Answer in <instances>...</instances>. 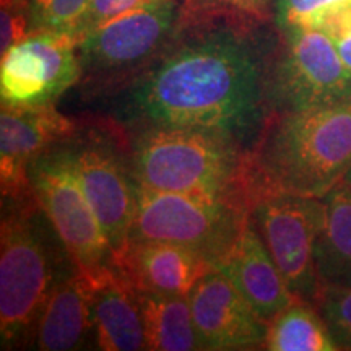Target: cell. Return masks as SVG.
I'll use <instances>...</instances> for the list:
<instances>
[{"mask_svg": "<svg viewBox=\"0 0 351 351\" xmlns=\"http://www.w3.org/2000/svg\"><path fill=\"white\" fill-rule=\"evenodd\" d=\"M189 302L202 350L263 348L269 324L221 271H208Z\"/></svg>", "mask_w": 351, "mask_h": 351, "instance_id": "13", "label": "cell"}, {"mask_svg": "<svg viewBox=\"0 0 351 351\" xmlns=\"http://www.w3.org/2000/svg\"><path fill=\"white\" fill-rule=\"evenodd\" d=\"M324 217L315 238V271L322 287L351 288V181L322 197Z\"/></svg>", "mask_w": 351, "mask_h": 351, "instance_id": "18", "label": "cell"}, {"mask_svg": "<svg viewBox=\"0 0 351 351\" xmlns=\"http://www.w3.org/2000/svg\"><path fill=\"white\" fill-rule=\"evenodd\" d=\"M346 179H348V181H351V171L348 173V176H346Z\"/></svg>", "mask_w": 351, "mask_h": 351, "instance_id": "28", "label": "cell"}, {"mask_svg": "<svg viewBox=\"0 0 351 351\" xmlns=\"http://www.w3.org/2000/svg\"><path fill=\"white\" fill-rule=\"evenodd\" d=\"M215 269L234 285L267 324L295 298L249 217Z\"/></svg>", "mask_w": 351, "mask_h": 351, "instance_id": "15", "label": "cell"}, {"mask_svg": "<svg viewBox=\"0 0 351 351\" xmlns=\"http://www.w3.org/2000/svg\"><path fill=\"white\" fill-rule=\"evenodd\" d=\"M322 217V197L258 192L249 200V219L289 291L314 306L322 289L314 261Z\"/></svg>", "mask_w": 351, "mask_h": 351, "instance_id": "9", "label": "cell"}, {"mask_svg": "<svg viewBox=\"0 0 351 351\" xmlns=\"http://www.w3.org/2000/svg\"><path fill=\"white\" fill-rule=\"evenodd\" d=\"M247 217L249 205L241 202L153 191L137 184V210L129 238L195 249L215 269Z\"/></svg>", "mask_w": 351, "mask_h": 351, "instance_id": "5", "label": "cell"}, {"mask_svg": "<svg viewBox=\"0 0 351 351\" xmlns=\"http://www.w3.org/2000/svg\"><path fill=\"white\" fill-rule=\"evenodd\" d=\"M112 265L135 291L189 296L213 263L181 244L129 238L112 252Z\"/></svg>", "mask_w": 351, "mask_h": 351, "instance_id": "14", "label": "cell"}, {"mask_svg": "<svg viewBox=\"0 0 351 351\" xmlns=\"http://www.w3.org/2000/svg\"><path fill=\"white\" fill-rule=\"evenodd\" d=\"M75 263L36 195L2 204L0 340L3 350L33 346L52 288Z\"/></svg>", "mask_w": 351, "mask_h": 351, "instance_id": "3", "label": "cell"}, {"mask_svg": "<svg viewBox=\"0 0 351 351\" xmlns=\"http://www.w3.org/2000/svg\"><path fill=\"white\" fill-rule=\"evenodd\" d=\"M26 36H29V28L25 12L15 2L2 3V54Z\"/></svg>", "mask_w": 351, "mask_h": 351, "instance_id": "26", "label": "cell"}, {"mask_svg": "<svg viewBox=\"0 0 351 351\" xmlns=\"http://www.w3.org/2000/svg\"><path fill=\"white\" fill-rule=\"evenodd\" d=\"M77 121L46 106H10L0 112V186L2 200L34 195L29 168L47 150L75 138Z\"/></svg>", "mask_w": 351, "mask_h": 351, "instance_id": "11", "label": "cell"}, {"mask_svg": "<svg viewBox=\"0 0 351 351\" xmlns=\"http://www.w3.org/2000/svg\"><path fill=\"white\" fill-rule=\"evenodd\" d=\"M67 150L112 252L117 251L129 239L137 210V184L129 165L99 135L67 145Z\"/></svg>", "mask_w": 351, "mask_h": 351, "instance_id": "12", "label": "cell"}, {"mask_svg": "<svg viewBox=\"0 0 351 351\" xmlns=\"http://www.w3.org/2000/svg\"><path fill=\"white\" fill-rule=\"evenodd\" d=\"M156 2H160V0H91L86 12L83 13L75 29H73L72 36L78 41L86 33L93 32L95 28L104 25L106 21Z\"/></svg>", "mask_w": 351, "mask_h": 351, "instance_id": "24", "label": "cell"}, {"mask_svg": "<svg viewBox=\"0 0 351 351\" xmlns=\"http://www.w3.org/2000/svg\"><path fill=\"white\" fill-rule=\"evenodd\" d=\"M278 32L282 44L269 77L271 111H298L351 98V70L322 29L291 25Z\"/></svg>", "mask_w": 351, "mask_h": 351, "instance_id": "7", "label": "cell"}, {"mask_svg": "<svg viewBox=\"0 0 351 351\" xmlns=\"http://www.w3.org/2000/svg\"><path fill=\"white\" fill-rule=\"evenodd\" d=\"M65 143L51 148L34 161L29 168V181L38 204L77 269L95 274L111 265L112 247L86 199Z\"/></svg>", "mask_w": 351, "mask_h": 351, "instance_id": "8", "label": "cell"}, {"mask_svg": "<svg viewBox=\"0 0 351 351\" xmlns=\"http://www.w3.org/2000/svg\"><path fill=\"white\" fill-rule=\"evenodd\" d=\"M351 171V98L271 111L247 150L249 200L258 192L324 197Z\"/></svg>", "mask_w": 351, "mask_h": 351, "instance_id": "2", "label": "cell"}, {"mask_svg": "<svg viewBox=\"0 0 351 351\" xmlns=\"http://www.w3.org/2000/svg\"><path fill=\"white\" fill-rule=\"evenodd\" d=\"M270 67L232 29H213L169 51L135 80L130 111L147 125L199 127L244 145L271 112Z\"/></svg>", "mask_w": 351, "mask_h": 351, "instance_id": "1", "label": "cell"}, {"mask_svg": "<svg viewBox=\"0 0 351 351\" xmlns=\"http://www.w3.org/2000/svg\"><path fill=\"white\" fill-rule=\"evenodd\" d=\"M86 275L91 283L96 346L103 351L147 350L135 289L112 263Z\"/></svg>", "mask_w": 351, "mask_h": 351, "instance_id": "17", "label": "cell"}, {"mask_svg": "<svg viewBox=\"0 0 351 351\" xmlns=\"http://www.w3.org/2000/svg\"><path fill=\"white\" fill-rule=\"evenodd\" d=\"M182 20V0H160L106 21L78 39L82 77L111 85L148 67L173 43Z\"/></svg>", "mask_w": 351, "mask_h": 351, "instance_id": "6", "label": "cell"}, {"mask_svg": "<svg viewBox=\"0 0 351 351\" xmlns=\"http://www.w3.org/2000/svg\"><path fill=\"white\" fill-rule=\"evenodd\" d=\"M340 2L346 0H271V8L278 28L291 25L313 26L320 13Z\"/></svg>", "mask_w": 351, "mask_h": 351, "instance_id": "25", "label": "cell"}, {"mask_svg": "<svg viewBox=\"0 0 351 351\" xmlns=\"http://www.w3.org/2000/svg\"><path fill=\"white\" fill-rule=\"evenodd\" d=\"M315 309L339 350H351V288L322 287Z\"/></svg>", "mask_w": 351, "mask_h": 351, "instance_id": "22", "label": "cell"}, {"mask_svg": "<svg viewBox=\"0 0 351 351\" xmlns=\"http://www.w3.org/2000/svg\"><path fill=\"white\" fill-rule=\"evenodd\" d=\"M90 339H95L91 283L85 271L73 267L52 288L33 346L41 351L80 350Z\"/></svg>", "mask_w": 351, "mask_h": 351, "instance_id": "16", "label": "cell"}, {"mask_svg": "<svg viewBox=\"0 0 351 351\" xmlns=\"http://www.w3.org/2000/svg\"><path fill=\"white\" fill-rule=\"evenodd\" d=\"M78 41L67 33H33L2 54L0 96L10 106L56 104L80 82Z\"/></svg>", "mask_w": 351, "mask_h": 351, "instance_id": "10", "label": "cell"}, {"mask_svg": "<svg viewBox=\"0 0 351 351\" xmlns=\"http://www.w3.org/2000/svg\"><path fill=\"white\" fill-rule=\"evenodd\" d=\"M8 2L19 3L25 12L29 34H72L91 0H8Z\"/></svg>", "mask_w": 351, "mask_h": 351, "instance_id": "21", "label": "cell"}, {"mask_svg": "<svg viewBox=\"0 0 351 351\" xmlns=\"http://www.w3.org/2000/svg\"><path fill=\"white\" fill-rule=\"evenodd\" d=\"M247 150L217 130L147 125L135 138L129 168L138 186L153 191L249 205Z\"/></svg>", "mask_w": 351, "mask_h": 351, "instance_id": "4", "label": "cell"}, {"mask_svg": "<svg viewBox=\"0 0 351 351\" xmlns=\"http://www.w3.org/2000/svg\"><path fill=\"white\" fill-rule=\"evenodd\" d=\"M135 293L143 320L145 348L152 351L202 350L189 296Z\"/></svg>", "mask_w": 351, "mask_h": 351, "instance_id": "19", "label": "cell"}, {"mask_svg": "<svg viewBox=\"0 0 351 351\" xmlns=\"http://www.w3.org/2000/svg\"><path fill=\"white\" fill-rule=\"evenodd\" d=\"M311 28L322 29L332 39L341 60L351 70V0L328 7L315 19Z\"/></svg>", "mask_w": 351, "mask_h": 351, "instance_id": "23", "label": "cell"}, {"mask_svg": "<svg viewBox=\"0 0 351 351\" xmlns=\"http://www.w3.org/2000/svg\"><path fill=\"white\" fill-rule=\"evenodd\" d=\"M219 2L238 8L241 13H247V15L257 16V19H265L270 0H219Z\"/></svg>", "mask_w": 351, "mask_h": 351, "instance_id": "27", "label": "cell"}, {"mask_svg": "<svg viewBox=\"0 0 351 351\" xmlns=\"http://www.w3.org/2000/svg\"><path fill=\"white\" fill-rule=\"evenodd\" d=\"M263 350L337 351L330 332L314 304L295 296L269 322Z\"/></svg>", "mask_w": 351, "mask_h": 351, "instance_id": "20", "label": "cell"}, {"mask_svg": "<svg viewBox=\"0 0 351 351\" xmlns=\"http://www.w3.org/2000/svg\"><path fill=\"white\" fill-rule=\"evenodd\" d=\"M2 2H8V0H2Z\"/></svg>", "mask_w": 351, "mask_h": 351, "instance_id": "29", "label": "cell"}]
</instances>
